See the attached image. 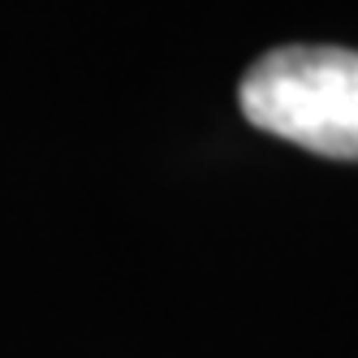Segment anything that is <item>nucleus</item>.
Returning <instances> with one entry per match:
<instances>
[{"label": "nucleus", "mask_w": 358, "mask_h": 358, "mask_svg": "<svg viewBox=\"0 0 358 358\" xmlns=\"http://www.w3.org/2000/svg\"><path fill=\"white\" fill-rule=\"evenodd\" d=\"M255 130L328 160H358V52L289 43L259 57L238 87Z\"/></svg>", "instance_id": "f257e3e1"}]
</instances>
